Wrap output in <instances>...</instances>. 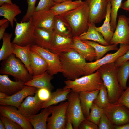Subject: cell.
<instances>
[{
    "label": "cell",
    "mask_w": 129,
    "mask_h": 129,
    "mask_svg": "<svg viewBox=\"0 0 129 129\" xmlns=\"http://www.w3.org/2000/svg\"><path fill=\"white\" fill-rule=\"evenodd\" d=\"M120 8L129 12V0H127L122 3Z\"/></svg>",
    "instance_id": "cell-48"
},
{
    "label": "cell",
    "mask_w": 129,
    "mask_h": 129,
    "mask_svg": "<svg viewBox=\"0 0 129 129\" xmlns=\"http://www.w3.org/2000/svg\"><path fill=\"white\" fill-rule=\"evenodd\" d=\"M104 113L115 126H120L129 122V109L115 102L109 103L103 108Z\"/></svg>",
    "instance_id": "cell-7"
},
{
    "label": "cell",
    "mask_w": 129,
    "mask_h": 129,
    "mask_svg": "<svg viewBox=\"0 0 129 129\" xmlns=\"http://www.w3.org/2000/svg\"><path fill=\"white\" fill-rule=\"evenodd\" d=\"M73 0H54V3H60L66 1H71Z\"/></svg>",
    "instance_id": "cell-54"
},
{
    "label": "cell",
    "mask_w": 129,
    "mask_h": 129,
    "mask_svg": "<svg viewBox=\"0 0 129 129\" xmlns=\"http://www.w3.org/2000/svg\"><path fill=\"white\" fill-rule=\"evenodd\" d=\"M118 67L115 62L104 64L96 71L107 89L109 102H116L124 91L121 87L117 77Z\"/></svg>",
    "instance_id": "cell-2"
},
{
    "label": "cell",
    "mask_w": 129,
    "mask_h": 129,
    "mask_svg": "<svg viewBox=\"0 0 129 129\" xmlns=\"http://www.w3.org/2000/svg\"><path fill=\"white\" fill-rule=\"evenodd\" d=\"M54 34V31L36 27L34 32L35 44L49 49L51 46Z\"/></svg>",
    "instance_id": "cell-21"
},
{
    "label": "cell",
    "mask_w": 129,
    "mask_h": 129,
    "mask_svg": "<svg viewBox=\"0 0 129 129\" xmlns=\"http://www.w3.org/2000/svg\"><path fill=\"white\" fill-rule=\"evenodd\" d=\"M9 22L8 21L4 24L0 26V40H1L5 33V31L9 26Z\"/></svg>",
    "instance_id": "cell-47"
},
{
    "label": "cell",
    "mask_w": 129,
    "mask_h": 129,
    "mask_svg": "<svg viewBox=\"0 0 129 129\" xmlns=\"http://www.w3.org/2000/svg\"><path fill=\"white\" fill-rule=\"evenodd\" d=\"M61 73L67 80H74L85 75L86 59L72 49L59 54Z\"/></svg>",
    "instance_id": "cell-1"
},
{
    "label": "cell",
    "mask_w": 129,
    "mask_h": 129,
    "mask_svg": "<svg viewBox=\"0 0 129 129\" xmlns=\"http://www.w3.org/2000/svg\"><path fill=\"white\" fill-rule=\"evenodd\" d=\"M21 13V10L15 4L5 3L0 6V16L7 19L13 28L15 17Z\"/></svg>",
    "instance_id": "cell-28"
},
{
    "label": "cell",
    "mask_w": 129,
    "mask_h": 129,
    "mask_svg": "<svg viewBox=\"0 0 129 129\" xmlns=\"http://www.w3.org/2000/svg\"><path fill=\"white\" fill-rule=\"evenodd\" d=\"M8 21L7 19L5 18L0 20V26L4 24Z\"/></svg>",
    "instance_id": "cell-53"
},
{
    "label": "cell",
    "mask_w": 129,
    "mask_h": 129,
    "mask_svg": "<svg viewBox=\"0 0 129 129\" xmlns=\"http://www.w3.org/2000/svg\"><path fill=\"white\" fill-rule=\"evenodd\" d=\"M74 128L72 123L69 119L67 118L65 129H73Z\"/></svg>",
    "instance_id": "cell-49"
},
{
    "label": "cell",
    "mask_w": 129,
    "mask_h": 129,
    "mask_svg": "<svg viewBox=\"0 0 129 129\" xmlns=\"http://www.w3.org/2000/svg\"><path fill=\"white\" fill-rule=\"evenodd\" d=\"M55 16L50 9L35 12L32 17L36 27L53 31Z\"/></svg>",
    "instance_id": "cell-14"
},
{
    "label": "cell",
    "mask_w": 129,
    "mask_h": 129,
    "mask_svg": "<svg viewBox=\"0 0 129 129\" xmlns=\"http://www.w3.org/2000/svg\"><path fill=\"white\" fill-rule=\"evenodd\" d=\"M99 91V90H97L90 92H81L79 93L81 107L86 118L89 114L93 102Z\"/></svg>",
    "instance_id": "cell-23"
},
{
    "label": "cell",
    "mask_w": 129,
    "mask_h": 129,
    "mask_svg": "<svg viewBox=\"0 0 129 129\" xmlns=\"http://www.w3.org/2000/svg\"><path fill=\"white\" fill-rule=\"evenodd\" d=\"M30 62L32 76L43 73L48 70V66L44 59L39 54L31 49Z\"/></svg>",
    "instance_id": "cell-24"
},
{
    "label": "cell",
    "mask_w": 129,
    "mask_h": 129,
    "mask_svg": "<svg viewBox=\"0 0 129 129\" xmlns=\"http://www.w3.org/2000/svg\"><path fill=\"white\" fill-rule=\"evenodd\" d=\"M53 31L55 33L69 38H73L71 29L67 22L60 15L55 16Z\"/></svg>",
    "instance_id": "cell-32"
},
{
    "label": "cell",
    "mask_w": 129,
    "mask_h": 129,
    "mask_svg": "<svg viewBox=\"0 0 129 129\" xmlns=\"http://www.w3.org/2000/svg\"><path fill=\"white\" fill-rule=\"evenodd\" d=\"M68 104V101H63L58 105H53L48 108L51 115L47 119V129H65Z\"/></svg>",
    "instance_id": "cell-8"
},
{
    "label": "cell",
    "mask_w": 129,
    "mask_h": 129,
    "mask_svg": "<svg viewBox=\"0 0 129 129\" xmlns=\"http://www.w3.org/2000/svg\"><path fill=\"white\" fill-rule=\"evenodd\" d=\"M109 44L129 45V25L127 18L125 15H121L119 16L115 32Z\"/></svg>",
    "instance_id": "cell-13"
},
{
    "label": "cell",
    "mask_w": 129,
    "mask_h": 129,
    "mask_svg": "<svg viewBox=\"0 0 129 129\" xmlns=\"http://www.w3.org/2000/svg\"><path fill=\"white\" fill-rule=\"evenodd\" d=\"M31 49L39 54L45 60L48 66V71L52 75L61 72L59 54L53 53L48 49L36 44L31 45Z\"/></svg>",
    "instance_id": "cell-11"
},
{
    "label": "cell",
    "mask_w": 129,
    "mask_h": 129,
    "mask_svg": "<svg viewBox=\"0 0 129 129\" xmlns=\"http://www.w3.org/2000/svg\"><path fill=\"white\" fill-rule=\"evenodd\" d=\"M67 100L68 104L66 113L67 118L72 123L74 129H78L80 123L86 118L81 107L79 93L72 91L68 94Z\"/></svg>",
    "instance_id": "cell-9"
},
{
    "label": "cell",
    "mask_w": 129,
    "mask_h": 129,
    "mask_svg": "<svg viewBox=\"0 0 129 129\" xmlns=\"http://www.w3.org/2000/svg\"><path fill=\"white\" fill-rule=\"evenodd\" d=\"M14 21L16 24L12 44L22 46L35 44L34 32L36 27L33 23L32 17L27 22L18 23L16 19Z\"/></svg>",
    "instance_id": "cell-6"
},
{
    "label": "cell",
    "mask_w": 129,
    "mask_h": 129,
    "mask_svg": "<svg viewBox=\"0 0 129 129\" xmlns=\"http://www.w3.org/2000/svg\"><path fill=\"white\" fill-rule=\"evenodd\" d=\"M64 89H70L72 91L79 93L81 92H90L99 90L103 83L97 71L91 74L84 75L74 80H67L64 81Z\"/></svg>",
    "instance_id": "cell-4"
},
{
    "label": "cell",
    "mask_w": 129,
    "mask_h": 129,
    "mask_svg": "<svg viewBox=\"0 0 129 129\" xmlns=\"http://www.w3.org/2000/svg\"><path fill=\"white\" fill-rule=\"evenodd\" d=\"M84 1L81 0H77L54 3L50 9L55 16L60 15L78 7Z\"/></svg>",
    "instance_id": "cell-29"
},
{
    "label": "cell",
    "mask_w": 129,
    "mask_h": 129,
    "mask_svg": "<svg viewBox=\"0 0 129 129\" xmlns=\"http://www.w3.org/2000/svg\"><path fill=\"white\" fill-rule=\"evenodd\" d=\"M111 5L110 1L108 0L107 8V12L105 20L103 24L101 27H95L96 30L102 35L104 39L109 43L114 32L111 29L110 21Z\"/></svg>",
    "instance_id": "cell-27"
},
{
    "label": "cell",
    "mask_w": 129,
    "mask_h": 129,
    "mask_svg": "<svg viewBox=\"0 0 129 129\" xmlns=\"http://www.w3.org/2000/svg\"><path fill=\"white\" fill-rule=\"evenodd\" d=\"M36 92L39 99L44 102L49 98L51 93L50 90L46 88L38 89Z\"/></svg>",
    "instance_id": "cell-42"
},
{
    "label": "cell",
    "mask_w": 129,
    "mask_h": 129,
    "mask_svg": "<svg viewBox=\"0 0 129 129\" xmlns=\"http://www.w3.org/2000/svg\"><path fill=\"white\" fill-rule=\"evenodd\" d=\"M71 91L70 89H57L55 91L51 92L49 98L43 102L41 109L48 108L50 106L56 105L67 100L68 94Z\"/></svg>",
    "instance_id": "cell-30"
},
{
    "label": "cell",
    "mask_w": 129,
    "mask_h": 129,
    "mask_svg": "<svg viewBox=\"0 0 129 129\" xmlns=\"http://www.w3.org/2000/svg\"><path fill=\"white\" fill-rule=\"evenodd\" d=\"M111 5L110 25L111 30L114 32L117 25V19L118 11L120 8L122 0H108Z\"/></svg>",
    "instance_id": "cell-36"
},
{
    "label": "cell",
    "mask_w": 129,
    "mask_h": 129,
    "mask_svg": "<svg viewBox=\"0 0 129 129\" xmlns=\"http://www.w3.org/2000/svg\"><path fill=\"white\" fill-rule=\"evenodd\" d=\"M73 39L72 49L76 52L86 60L91 61L95 59L96 52L92 46L76 37H73Z\"/></svg>",
    "instance_id": "cell-20"
},
{
    "label": "cell",
    "mask_w": 129,
    "mask_h": 129,
    "mask_svg": "<svg viewBox=\"0 0 129 129\" xmlns=\"http://www.w3.org/2000/svg\"><path fill=\"white\" fill-rule=\"evenodd\" d=\"M98 129H115V126L104 113L98 125Z\"/></svg>",
    "instance_id": "cell-40"
},
{
    "label": "cell",
    "mask_w": 129,
    "mask_h": 129,
    "mask_svg": "<svg viewBox=\"0 0 129 129\" xmlns=\"http://www.w3.org/2000/svg\"><path fill=\"white\" fill-rule=\"evenodd\" d=\"M0 129H6L4 124L1 119H0Z\"/></svg>",
    "instance_id": "cell-55"
},
{
    "label": "cell",
    "mask_w": 129,
    "mask_h": 129,
    "mask_svg": "<svg viewBox=\"0 0 129 129\" xmlns=\"http://www.w3.org/2000/svg\"><path fill=\"white\" fill-rule=\"evenodd\" d=\"M73 43V37H66L54 32L52 45L49 50L59 54L71 50Z\"/></svg>",
    "instance_id": "cell-19"
},
{
    "label": "cell",
    "mask_w": 129,
    "mask_h": 129,
    "mask_svg": "<svg viewBox=\"0 0 129 129\" xmlns=\"http://www.w3.org/2000/svg\"><path fill=\"white\" fill-rule=\"evenodd\" d=\"M4 61L0 69V74L11 75L26 82L32 79V75L13 54Z\"/></svg>",
    "instance_id": "cell-5"
},
{
    "label": "cell",
    "mask_w": 129,
    "mask_h": 129,
    "mask_svg": "<svg viewBox=\"0 0 129 129\" xmlns=\"http://www.w3.org/2000/svg\"><path fill=\"white\" fill-rule=\"evenodd\" d=\"M38 89L32 86H26L21 90L11 96L0 99V105L15 106L18 108L24 98L29 96H33Z\"/></svg>",
    "instance_id": "cell-17"
},
{
    "label": "cell",
    "mask_w": 129,
    "mask_h": 129,
    "mask_svg": "<svg viewBox=\"0 0 129 129\" xmlns=\"http://www.w3.org/2000/svg\"><path fill=\"white\" fill-rule=\"evenodd\" d=\"M78 129H98V126L86 118L79 124Z\"/></svg>",
    "instance_id": "cell-45"
},
{
    "label": "cell",
    "mask_w": 129,
    "mask_h": 129,
    "mask_svg": "<svg viewBox=\"0 0 129 129\" xmlns=\"http://www.w3.org/2000/svg\"><path fill=\"white\" fill-rule=\"evenodd\" d=\"M53 78V76L47 70L41 74L32 76V79L26 82L25 84L26 86H33L38 89L46 88L51 91L54 88L51 83Z\"/></svg>",
    "instance_id": "cell-22"
},
{
    "label": "cell",
    "mask_w": 129,
    "mask_h": 129,
    "mask_svg": "<svg viewBox=\"0 0 129 129\" xmlns=\"http://www.w3.org/2000/svg\"><path fill=\"white\" fill-rule=\"evenodd\" d=\"M129 60V48L124 54L118 58L115 62L119 67L126 62Z\"/></svg>",
    "instance_id": "cell-46"
},
{
    "label": "cell",
    "mask_w": 129,
    "mask_h": 129,
    "mask_svg": "<svg viewBox=\"0 0 129 129\" xmlns=\"http://www.w3.org/2000/svg\"><path fill=\"white\" fill-rule=\"evenodd\" d=\"M89 10V23L95 25L105 18L108 0H86Z\"/></svg>",
    "instance_id": "cell-12"
},
{
    "label": "cell",
    "mask_w": 129,
    "mask_h": 129,
    "mask_svg": "<svg viewBox=\"0 0 129 129\" xmlns=\"http://www.w3.org/2000/svg\"><path fill=\"white\" fill-rule=\"evenodd\" d=\"M109 103L107 89L103 83L93 103L103 108Z\"/></svg>",
    "instance_id": "cell-37"
},
{
    "label": "cell",
    "mask_w": 129,
    "mask_h": 129,
    "mask_svg": "<svg viewBox=\"0 0 129 129\" xmlns=\"http://www.w3.org/2000/svg\"><path fill=\"white\" fill-rule=\"evenodd\" d=\"M128 23L129 25V15L128 17L127 18Z\"/></svg>",
    "instance_id": "cell-56"
},
{
    "label": "cell",
    "mask_w": 129,
    "mask_h": 129,
    "mask_svg": "<svg viewBox=\"0 0 129 129\" xmlns=\"http://www.w3.org/2000/svg\"><path fill=\"white\" fill-rule=\"evenodd\" d=\"M88 26V28L86 32L78 36L75 37L82 40H91L97 42L103 45H110L104 39L102 34L96 30L95 25L89 23Z\"/></svg>",
    "instance_id": "cell-26"
},
{
    "label": "cell",
    "mask_w": 129,
    "mask_h": 129,
    "mask_svg": "<svg viewBox=\"0 0 129 129\" xmlns=\"http://www.w3.org/2000/svg\"><path fill=\"white\" fill-rule=\"evenodd\" d=\"M54 3V0H40L36 7L35 12L46 9H50Z\"/></svg>",
    "instance_id": "cell-43"
},
{
    "label": "cell",
    "mask_w": 129,
    "mask_h": 129,
    "mask_svg": "<svg viewBox=\"0 0 129 129\" xmlns=\"http://www.w3.org/2000/svg\"><path fill=\"white\" fill-rule=\"evenodd\" d=\"M0 118L6 129H23L18 124L5 116L0 115Z\"/></svg>",
    "instance_id": "cell-41"
},
{
    "label": "cell",
    "mask_w": 129,
    "mask_h": 129,
    "mask_svg": "<svg viewBox=\"0 0 129 129\" xmlns=\"http://www.w3.org/2000/svg\"><path fill=\"white\" fill-rule=\"evenodd\" d=\"M13 47V54L20 59L24 64L29 73L33 75V73L30 62V53L31 45L21 46L12 44Z\"/></svg>",
    "instance_id": "cell-25"
},
{
    "label": "cell",
    "mask_w": 129,
    "mask_h": 129,
    "mask_svg": "<svg viewBox=\"0 0 129 129\" xmlns=\"http://www.w3.org/2000/svg\"><path fill=\"white\" fill-rule=\"evenodd\" d=\"M40 113L27 118L34 129H46L47 120L51 113L48 108H43Z\"/></svg>",
    "instance_id": "cell-31"
},
{
    "label": "cell",
    "mask_w": 129,
    "mask_h": 129,
    "mask_svg": "<svg viewBox=\"0 0 129 129\" xmlns=\"http://www.w3.org/2000/svg\"><path fill=\"white\" fill-rule=\"evenodd\" d=\"M9 96L5 93L0 92V99L5 98Z\"/></svg>",
    "instance_id": "cell-52"
},
{
    "label": "cell",
    "mask_w": 129,
    "mask_h": 129,
    "mask_svg": "<svg viewBox=\"0 0 129 129\" xmlns=\"http://www.w3.org/2000/svg\"><path fill=\"white\" fill-rule=\"evenodd\" d=\"M37 0H27L28 8L26 12L22 18L21 22L28 21L35 11V5Z\"/></svg>",
    "instance_id": "cell-39"
},
{
    "label": "cell",
    "mask_w": 129,
    "mask_h": 129,
    "mask_svg": "<svg viewBox=\"0 0 129 129\" xmlns=\"http://www.w3.org/2000/svg\"><path fill=\"white\" fill-rule=\"evenodd\" d=\"M0 115L17 123L23 129H32L33 126L27 119L24 116L18 108L10 105L0 106Z\"/></svg>",
    "instance_id": "cell-15"
},
{
    "label": "cell",
    "mask_w": 129,
    "mask_h": 129,
    "mask_svg": "<svg viewBox=\"0 0 129 129\" xmlns=\"http://www.w3.org/2000/svg\"><path fill=\"white\" fill-rule=\"evenodd\" d=\"M25 83L19 80L12 81L10 79L8 75H0V92L11 96L22 89L26 86Z\"/></svg>",
    "instance_id": "cell-18"
},
{
    "label": "cell",
    "mask_w": 129,
    "mask_h": 129,
    "mask_svg": "<svg viewBox=\"0 0 129 129\" xmlns=\"http://www.w3.org/2000/svg\"><path fill=\"white\" fill-rule=\"evenodd\" d=\"M115 129H129V122L120 126H115Z\"/></svg>",
    "instance_id": "cell-50"
},
{
    "label": "cell",
    "mask_w": 129,
    "mask_h": 129,
    "mask_svg": "<svg viewBox=\"0 0 129 129\" xmlns=\"http://www.w3.org/2000/svg\"><path fill=\"white\" fill-rule=\"evenodd\" d=\"M5 3H8L10 4H13L11 0H0V6Z\"/></svg>",
    "instance_id": "cell-51"
},
{
    "label": "cell",
    "mask_w": 129,
    "mask_h": 129,
    "mask_svg": "<svg viewBox=\"0 0 129 129\" xmlns=\"http://www.w3.org/2000/svg\"><path fill=\"white\" fill-rule=\"evenodd\" d=\"M12 34L5 33L2 38L3 43L0 50V61L4 60L13 54V47L11 42Z\"/></svg>",
    "instance_id": "cell-34"
},
{
    "label": "cell",
    "mask_w": 129,
    "mask_h": 129,
    "mask_svg": "<svg viewBox=\"0 0 129 129\" xmlns=\"http://www.w3.org/2000/svg\"><path fill=\"white\" fill-rule=\"evenodd\" d=\"M60 15L69 25L73 37L78 36L87 30L89 10L86 0L78 7Z\"/></svg>",
    "instance_id": "cell-3"
},
{
    "label": "cell",
    "mask_w": 129,
    "mask_h": 129,
    "mask_svg": "<svg viewBox=\"0 0 129 129\" xmlns=\"http://www.w3.org/2000/svg\"><path fill=\"white\" fill-rule=\"evenodd\" d=\"M88 116L86 119L98 125L100 119L104 113L103 109L93 103Z\"/></svg>",
    "instance_id": "cell-38"
},
{
    "label": "cell",
    "mask_w": 129,
    "mask_h": 129,
    "mask_svg": "<svg viewBox=\"0 0 129 129\" xmlns=\"http://www.w3.org/2000/svg\"><path fill=\"white\" fill-rule=\"evenodd\" d=\"M116 102L121 103L129 109V86L124 91Z\"/></svg>",
    "instance_id": "cell-44"
},
{
    "label": "cell",
    "mask_w": 129,
    "mask_h": 129,
    "mask_svg": "<svg viewBox=\"0 0 129 129\" xmlns=\"http://www.w3.org/2000/svg\"><path fill=\"white\" fill-rule=\"evenodd\" d=\"M129 48V45L120 44L119 48L116 52L108 54L104 57L94 62H86L84 68L85 75L91 74L102 66L115 62L117 59L124 54Z\"/></svg>",
    "instance_id": "cell-10"
},
{
    "label": "cell",
    "mask_w": 129,
    "mask_h": 129,
    "mask_svg": "<svg viewBox=\"0 0 129 129\" xmlns=\"http://www.w3.org/2000/svg\"><path fill=\"white\" fill-rule=\"evenodd\" d=\"M92 46L94 49L96 53L95 60L101 59L106 53L110 51H117L118 48L117 44H113L108 46L101 45L98 43L88 40H82Z\"/></svg>",
    "instance_id": "cell-33"
},
{
    "label": "cell",
    "mask_w": 129,
    "mask_h": 129,
    "mask_svg": "<svg viewBox=\"0 0 129 129\" xmlns=\"http://www.w3.org/2000/svg\"><path fill=\"white\" fill-rule=\"evenodd\" d=\"M43 102L39 99L36 92L34 96H29L27 97L18 109L27 118L37 114L41 109Z\"/></svg>",
    "instance_id": "cell-16"
},
{
    "label": "cell",
    "mask_w": 129,
    "mask_h": 129,
    "mask_svg": "<svg viewBox=\"0 0 129 129\" xmlns=\"http://www.w3.org/2000/svg\"><path fill=\"white\" fill-rule=\"evenodd\" d=\"M117 77L121 88L123 90H126L127 88V83L129 77V60L118 67Z\"/></svg>",
    "instance_id": "cell-35"
}]
</instances>
